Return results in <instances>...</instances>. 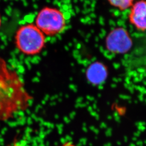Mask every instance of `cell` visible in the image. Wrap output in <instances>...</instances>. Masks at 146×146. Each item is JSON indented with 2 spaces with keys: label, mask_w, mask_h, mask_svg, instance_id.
Listing matches in <instances>:
<instances>
[{
  "label": "cell",
  "mask_w": 146,
  "mask_h": 146,
  "mask_svg": "<svg viewBox=\"0 0 146 146\" xmlns=\"http://www.w3.org/2000/svg\"><path fill=\"white\" fill-rule=\"evenodd\" d=\"M129 20L140 31H146V0H139L131 6Z\"/></svg>",
  "instance_id": "277c9868"
},
{
  "label": "cell",
  "mask_w": 146,
  "mask_h": 146,
  "mask_svg": "<svg viewBox=\"0 0 146 146\" xmlns=\"http://www.w3.org/2000/svg\"><path fill=\"white\" fill-rule=\"evenodd\" d=\"M17 48L27 55H35L41 52L46 44V37L35 25L28 24L20 27L16 33Z\"/></svg>",
  "instance_id": "6da1fadb"
},
{
  "label": "cell",
  "mask_w": 146,
  "mask_h": 146,
  "mask_svg": "<svg viewBox=\"0 0 146 146\" xmlns=\"http://www.w3.org/2000/svg\"><path fill=\"white\" fill-rule=\"evenodd\" d=\"M106 47L111 52L124 54L132 47L133 42L128 31L123 28L113 30L106 38Z\"/></svg>",
  "instance_id": "3957f363"
},
{
  "label": "cell",
  "mask_w": 146,
  "mask_h": 146,
  "mask_svg": "<svg viewBox=\"0 0 146 146\" xmlns=\"http://www.w3.org/2000/svg\"><path fill=\"white\" fill-rule=\"evenodd\" d=\"M110 5L121 11L128 9L133 5L134 0H108Z\"/></svg>",
  "instance_id": "8992f818"
},
{
  "label": "cell",
  "mask_w": 146,
  "mask_h": 146,
  "mask_svg": "<svg viewBox=\"0 0 146 146\" xmlns=\"http://www.w3.org/2000/svg\"><path fill=\"white\" fill-rule=\"evenodd\" d=\"M66 19L60 10L46 7L40 11L35 19V26L48 36H54L64 30Z\"/></svg>",
  "instance_id": "7a4b0ae2"
},
{
  "label": "cell",
  "mask_w": 146,
  "mask_h": 146,
  "mask_svg": "<svg viewBox=\"0 0 146 146\" xmlns=\"http://www.w3.org/2000/svg\"><path fill=\"white\" fill-rule=\"evenodd\" d=\"M107 69L101 63H96L94 64L88 70L89 78L93 81L96 78V82L104 81L107 76Z\"/></svg>",
  "instance_id": "5b68a950"
},
{
  "label": "cell",
  "mask_w": 146,
  "mask_h": 146,
  "mask_svg": "<svg viewBox=\"0 0 146 146\" xmlns=\"http://www.w3.org/2000/svg\"><path fill=\"white\" fill-rule=\"evenodd\" d=\"M1 16H0V27H1Z\"/></svg>",
  "instance_id": "52a82bcc"
}]
</instances>
